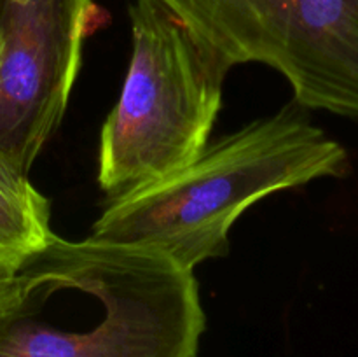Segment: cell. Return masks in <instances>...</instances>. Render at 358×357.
Masks as SVG:
<instances>
[{
	"mask_svg": "<svg viewBox=\"0 0 358 357\" xmlns=\"http://www.w3.org/2000/svg\"><path fill=\"white\" fill-rule=\"evenodd\" d=\"M194 272L133 245L58 234L16 268L0 357H196Z\"/></svg>",
	"mask_w": 358,
	"mask_h": 357,
	"instance_id": "1",
	"label": "cell"
},
{
	"mask_svg": "<svg viewBox=\"0 0 358 357\" xmlns=\"http://www.w3.org/2000/svg\"><path fill=\"white\" fill-rule=\"evenodd\" d=\"M348 172L345 147L294 102L206 146L159 181L110 200L91 238L157 251L194 272L227 254L231 226L255 202Z\"/></svg>",
	"mask_w": 358,
	"mask_h": 357,
	"instance_id": "2",
	"label": "cell"
},
{
	"mask_svg": "<svg viewBox=\"0 0 358 357\" xmlns=\"http://www.w3.org/2000/svg\"><path fill=\"white\" fill-rule=\"evenodd\" d=\"M129 20L128 76L103 122L98 154V182L110 200L205 150L233 69L159 0H135Z\"/></svg>",
	"mask_w": 358,
	"mask_h": 357,
	"instance_id": "3",
	"label": "cell"
},
{
	"mask_svg": "<svg viewBox=\"0 0 358 357\" xmlns=\"http://www.w3.org/2000/svg\"><path fill=\"white\" fill-rule=\"evenodd\" d=\"M231 66L278 70L303 108L324 111L350 41L358 0H159Z\"/></svg>",
	"mask_w": 358,
	"mask_h": 357,
	"instance_id": "4",
	"label": "cell"
},
{
	"mask_svg": "<svg viewBox=\"0 0 358 357\" xmlns=\"http://www.w3.org/2000/svg\"><path fill=\"white\" fill-rule=\"evenodd\" d=\"M93 0H0V170L28 177L62 122Z\"/></svg>",
	"mask_w": 358,
	"mask_h": 357,
	"instance_id": "5",
	"label": "cell"
},
{
	"mask_svg": "<svg viewBox=\"0 0 358 357\" xmlns=\"http://www.w3.org/2000/svg\"><path fill=\"white\" fill-rule=\"evenodd\" d=\"M52 237L49 200L28 177L0 170V262L20 266Z\"/></svg>",
	"mask_w": 358,
	"mask_h": 357,
	"instance_id": "6",
	"label": "cell"
},
{
	"mask_svg": "<svg viewBox=\"0 0 358 357\" xmlns=\"http://www.w3.org/2000/svg\"><path fill=\"white\" fill-rule=\"evenodd\" d=\"M16 268L17 266L0 262V318L7 314L16 294Z\"/></svg>",
	"mask_w": 358,
	"mask_h": 357,
	"instance_id": "7",
	"label": "cell"
},
{
	"mask_svg": "<svg viewBox=\"0 0 358 357\" xmlns=\"http://www.w3.org/2000/svg\"><path fill=\"white\" fill-rule=\"evenodd\" d=\"M0 58H2V38H0Z\"/></svg>",
	"mask_w": 358,
	"mask_h": 357,
	"instance_id": "8",
	"label": "cell"
}]
</instances>
